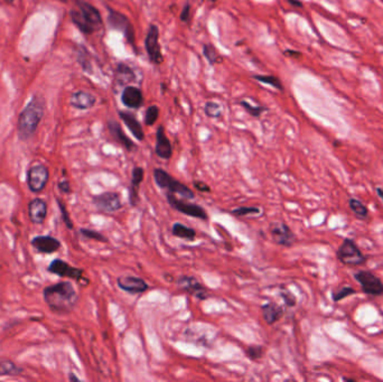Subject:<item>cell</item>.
<instances>
[{
	"label": "cell",
	"instance_id": "cell-1",
	"mask_svg": "<svg viewBox=\"0 0 383 382\" xmlns=\"http://www.w3.org/2000/svg\"><path fill=\"white\" fill-rule=\"evenodd\" d=\"M43 298L52 312L67 314L75 307L79 296L70 281H59L45 287L43 290Z\"/></svg>",
	"mask_w": 383,
	"mask_h": 382
},
{
	"label": "cell",
	"instance_id": "cell-2",
	"mask_svg": "<svg viewBox=\"0 0 383 382\" xmlns=\"http://www.w3.org/2000/svg\"><path fill=\"white\" fill-rule=\"evenodd\" d=\"M44 117V100L34 96L28 105L21 111L17 121V134L19 139L28 140L35 134Z\"/></svg>",
	"mask_w": 383,
	"mask_h": 382
},
{
	"label": "cell",
	"instance_id": "cell-3",
	"mask_svg": "<svg viewBox=\"0 0 383 382\" xmlns=\"http://www.w3.org/2000/svg\"><path fill=\"white\" fill-rule=\"evenodd\" d=\"M77 9L71 10L73 24L84 34H93L102 28V17L96 7L84 0H76Z\"/></svg>",
	"mask_w": 383,
	"mask_h": 382
},
{
	"label": "cell",
	"instance_id": "cell-4",
	"mask_svg": "<svg viewBox=\"0 0 383 382\" xmlns=\"http://www.w3.org/2000/svg\"><path fill=\"white\" fill-rule=\"evenodd\" d=\"M153 173L155 182L163 190H167V192L173 193V194H179L186 200H193L195 197V194L191 188L187 187L185 184L180 183L177 179H175L166 170L162 168H155Z\"/></svg>",
	"mask_w": 383,
	"mask_h": 382
},
{
	"label": "cell",
	"instance_id": "cell-5",
	"mask_svg": "<svg viewBox=\"0 0 383 382\" xmlns=\"http://www.w3.org/2000/svg\"><path fill=\"white\" fill-rule=\"evenodd\" d=\"M108 24H109L111 29L121 32L124 37H126L127 42L131 45L132 49L136 51L135 29H133L131 21L129 20L126 15L112 9V8L108 7Z\"/></svg>",
	"mask_w": 383,
	"mask_h": 382
},
{
	"label": "cell",
	"instance_id": "cell-6",
	"mask_svg": "<svg viewBox=\"0 0 383 382\" xmlns=\"http://www.w3.org/2000/svg\"><path fill=\"white\" fill-rule=\"evenodd\" d=\"M337 259L343 265L360 266L367 263V257L360 250L358 244L352 239H344L343 243L338 247L336 252Z\"/></svg>",
	"mask_w": 383,
	"mask_h": 382
},
{
	"label": "cell",
	"instance_id": "cell-7",
	"mask_svg": "<svg viewBox=\"0 0 383 382\" xmlns=\"http://www.w3.org/2000/svg\"><path fill=\"white\" fill-rule=\"evenodd\" d=\"M50 179L49 168L43 164H35L29 167L26 176V182L29 191L38 194L46 187Z\"/></svg>",
	"mask_w": 383,
	"mask_h": 382
},
{
	"label": "cell",
	"instance_id": "cell-8",
	"mask_svg": "<svg viewBox=\"0 0 383 382\" xmlns=\"http://www.w3.org/2000/svg\"><path fill=\"white\" fill-rule=\"evenodd\" d=\"M166 197L170 207L175 209L176 211L183 213L187 217L201 218V220H208L209 218L208 213H206L205 210L202 207H200V205L187 203L186 201L178 200L177 197L175 196V194L169 192L166 193Z\"/></svg>",
	"mask_w": 383,
	"mask_h": 382
},
{
	"label": "cell",
	"instance_id": "cell-9",
	"mask_svg": "<svg viewBox=\"0 0 383 382\" xmlns=\"http://www.w3.org/2000/svg\"><path fill=\"white\" fill-rule=\"evenodd\" d=\"M354 278L360 282L361 288L367 295L382 296L383 284L381 279L368 270H360L354 274Z\"/></svg>",
	"mask_w": 383,
	"mask_h": 382
},
{
	"label": "cell",
	"instance_id": "cell-10",
	"mask_svg": "<svg viewBox=\"0 0 383 382\" xmlns=\"http://www.w3.org/2000/svg\"><path fill=\"white\" fill-rule=\"evenodd\" d=\"M269 232L274 242L278 246L290 248L296 242V235L285 222L277 221L270 223Z\"/></svg>",
	"mask_w": 383,
	"mask_h": 382
},
{
	"label": "cell",
	"instance_id": "cell-11",
	"mask_svg": "<svg viewBox=\"0 0 383 382\" xmlns=\"http://www.w3.org/2000/svg\"><path fill=\"white\" fill-rule=\"evenodd\" d=\"M92 201L98 211L103 213H113L122 209L121 196L117 192H105L93 196Z\"/></svg>",
	"mask_w": 383,
	"mask_h": 382
},
{
	"label": "cell",
	"instance_id": "cell-12",
	"mask_svg": "<svg viewBox=\"0 0 383 382\" xmlns=\"http://www.w3.org/2000/svg\"><path fill=\"white\" fill-rule=\"evenodd\" d=\"M145 47L147 51L150 62L156 65L162 64L164 61L161 45H159V29L156 25H150L145 38Z\"/></svg>",
	"mask_w": 383,
	"mask_h": 382
},
{
	"label": "cell",
	"instance_id": "cell-13",
	"mask_svg": "<svg viewBox=\"0 0 383 382\" xmlns=\"http://www.w3.org/2000/svg\"><path fill=\"white\" fill-rule=\"evenodd\" d=\"M47 270L51 273L56 274L59 277H66L74 279V280H81L83 278V270L80 268L72 267L70 264H67L66 261L62 259H54L50 264Z\"/></svg>",
	"mask_w": 383,
	"mask_h": 382
},
{
	"label": "cell",
	"instance_id": "cell-14",
	"mask_svg": "<svg viewBox=\"0 0 383 382\" xmlns=\"http://www.w3.org/2000/svg\"><path fill=\"white\" fill-rule=\"evenodd\" d=\"M177 284L184 291L193 295L197 299L204 300L210 297L209 291L206 290L205 287L195 277L182 276L177 280Z\"/></svg>",
	"mask_w": 383,
	"mask_h": 382
},
{
	"label": "cell",
	"instance_id": "cell-15",
	"mask_svg": "<svg viewBox=\"0 0 383 382\" xmlns=\"http://www.w3.org/2000/svg\"><path fill=\"white\" fill-rule=\"evenodd\" d=\"M119 288L127 291L129 294H143L149 288L147 282L144 279L136 276H121L117 279Z\"/></svg>",
	"mask_w": 383,
	"mask_h": 382
},
{
	"label": "cell",
	"instance_id": "cell-16",
	"mask_svg": "<svg viewBox=\"0 0 383 382\" xmlns=\"http://www.w3.org/2000/svg\"><path fill=\"white\" fill-rule=\"evenodd\" d=\"M33 248L41 253H54L59 250L62 243L58 239L52 237V235H37L32 239Z\"/></svg>",
	"mask_w": 383,
	"mask_h": 382
},
{
	"label": "cell",
	"instance_id": "cell-17",
	"mask_svg": "<svg viewBox=\"0 0 383 382\" xmlns=\"http://www.w3.org/2000/svg\"><path fill=\"white\" fill-rule=\"evenodd\" d=\"M155 153L159 158L163 160H169L173 156V146H171L169 139L167 138L165 134V128L159 126L156 131V147Z\"/></svg>",
	"mask_w": 383,
	"mask_h": 382
},
{
	"label": "cell",
	"instance_id": "cell-18",
	"mask_svg": "<svg viewBox=\"0 0 383 382\" xmlns=\"http://www.w3.org/2000/svg\"><path fill=\"white\" fill-rule=\"evenodd\" d=\"M28 217L35 224H43L47 217V203L40 197H35L28 203Z\"/></svg>",
	"mask_w": 383,
	"mask_h": 382
},
{
	"label": "cell",
	"instance_id": "cell-19",
	"mask_svg": "<svg viewBox=\"0 0 383 382\" xmlns=\"http://www.w3.org/2000/svg\"><path fill=\"white\" fill-rule=\"evenodd\" d=\"M108 129H109V132L110 135L112 136V138L121 145L122 147H124V149L128 150V152L135 150V143L124 134V131L122 130V128L118 121H115V120H109V121H108Z\"/></svg>",
	"mask_w": 383,
	"mask_h": 382
},
{
	"label": "cell",
	"instance_id": "cell-20",
	"mask_svg": "<svg viewBox=\"0 0 383 382\" xmlns=\"http://www.w3.org/2000/svg\"><path fill=\"white\" fill-rule=\"evenodd\" d=\"M121 102L127 108L138 109L144 104L143 93H141L140 89L128 85L121 93Z\"/></svg>",
	"mask_w": 383,
	"mask_h": 382
},
{
	"label": "cell",
	"instance_id": "cell-21",
	"mask_svg": "<svg viewBox=\"0 0 383 382\" xmlns=\"http://www.w3.org/2000/svg\"><path fill=\"white\" fill-rule=\"evenodd\" d=\"M145 170L141 167H135L132 170L131 176V184L129 186V203L131 204V207H137L139 202V186L141 182L144 181Z\"/></svg>",
	"mask_w": 383,
	"mask_h": 382
},
{
	"label": "cell",
	"instance_id": "cell-22",
	"mask_svg": "<svg viewBox=\"0 0 383 382\" xmlns=\"http://www.w3.org/2000/svg\"><path fill=\"white\" fill-rule=\"evenodd\" d=\"M97 98L88 91H76L71 96L70 104L73 108L79 110L91 109L96 105Z\"/></svg>",
	"mask_w": 383,
	"mask_h": 382
},
{
	"label": "cell",
	"instance_id": "cell-23",
	"mask_svg": "<svg viewBox=\"0 0 383 382\" xmlns=\"http://www.w3.org/2000/svg\"><path fill=\"white\" fill-rule=\"evenodd\" d=\"M119 117L124 122V124L128 127V129L130 130L132 136L136 139L143 141L145 139V132L143 127H141L140 122L136 119V117L131 113L126 112V111H119Z\"/></svg>",
	"mask_w": 383,
	"mask_h": 382
},
{
	"label": "cell",
	"instance_id": "cell-24",
	"mask_svg": "<svg viewBox=\"0 0 383 382\" xmlns=\"http://www.w3.org/2000/svg\"><path fill=\"white\" fill-rule=\"evenodd\" d=\"M262 316L264 320L268 325H273L281 319L283 314V310L281 306H279L276 303H267L262 305Z\"/></svg>",
	"mask_w": 383,
	"mask_h": 382
},
{
	"label": "cell",
	"instance_id": "cell-25",
	"mask_svg": "<svg viewBox=\"0 0 383 382\" xmlns=\"http://www.w3.org/2000/svg\"><path fill=\"white\" fill-rule=\"evenodd\" d=\"M137 76L130 66L124 63H118L117 68H115V82L120 87L135 82Z\"/></svg>",
	"mask_w": 383,
	"mask_h": 382
},
{
	"label": "cell",
	"instance_id": "cell-26",
	"mask_svg": "<svg viewBox=\"0 0 383 382\" xmlns=\"http://www.w3.org/2000/svg\"><path fill=\"white\" fill-rule=\"evenodd\" d=\"M171 233H173L175 237L188 240V241H193V240H195L196 238L195 230L182 224V223H174L173 227H171Z\"/></svg>",
	"mask_w": 383,
	"mask_h": 382
},
{
	"label": "cell",
	"instance_id": "cell-27",
	"mask_svg": "<svg viewBox=\"0 0 383 382\" xmlns=\"http://www.w3.org/2000/svg\"><path fill=\"white\" fill-rule=\"evenodd\" d=\"M348 207L352 210V212L355 214V217L361 221H367L369 218V210L365 205L358 199L351 197L348 200Z\"/></svg>",
	"mask_w": 383,
	"mask_h": 382
},
{
	"label": "cell",
	"instance_id": "cell-28",
	"mask_svg": "<svg viewBox=\"0 0 383 382\" xmlns=\"http://www.w3.org/2000/svg\"><path fill=\"white\" fill-rule=\"evenodd\" d=\"M23 372V369L19 368L10 360H0V377H15Z\"/></svg>",
	"mask_w": 383,
	"mask_h": 382
},
{
	"label": "cell",
	"instance_id": "cell-29",
	"mask_svg": "<svg viewBox=\"0 0 383 382\" xmlns=\"http://www.w3.org/2000/svg\"><path fill=\"white\" fill-rule=\"evenodd\" d=\"M203 54L211 65H215V64L222 63L223 61L220 53H218L217 49H215L212 44H205L203 46Z\"/></svg>",
	"mask_w": 383,
	"mask_h": 382
},
{
	"label": "cell",
	"instance_id": "cell-30",
	"mask_svg": "<svg viewBox=\"0 0 383 382\" xmlns=\"http://www.w3.org/2000/svg\"><path fill=\"white\" fill-rule=\"evenodd\" d=\"M253 79L257 80V81H259V82H261V83L269 84L273 88L279 90V91H282V90H283V87H282V84L280 82V80H279L278 78H276V76H273V75H253Z\"/></svg>",
	"mask_w": 383,
	"mask_h": 382
},
{
	"label": "cell",
	"instance_id": "cell-31",
	"mask_svg": "<svg viewBox=\"0 0 383 382\" xmlns=\"http://www.w3.org/2000/svg\"><path fill=\"white\" fill-rule=\"evenodd\" d=\"M80 233H81V235H83L84 238L96 240V241H99V242L107 243L108 241H109L108 238L105 237V235H103L102 233L99 232V231L92 230V229H87V227H81Z\"/></svg>",
	"mask_w": 383,
	"mask_h": 382
},
{
	"label": "cell",
	"instance_id": "cell-32",
	"mask_svg": "<svg viewBox=\"0 0 383 382\" xmlns=\"http://www.w3.org/2000/svg\"><path fill=\"white\" fill-rule=\"evenodd\" d=\"M204 112L208 115L209 118H219L221 117L222 110H221V106L217 104L214 101H209L206 102V105L204 107Z\"/></svg>",
	"mask_w": 383,
	"mask_h": 382
},
{
	"label": "cell",
	"instance_id": "cell-33",
	"mask_svg": "<svg viewBox=\"0 0 383 382\" xmlns=\"http://www.w3.org/2000/svg\"><path fill=\"white\" fill-rule=\"evenodd\" d=\"M244 353L252 361L259 360L264 356V346L262 345H250L244 350Z\"/></svg>",
	"mask_w": 383,
	"mask_h": 382
},
{
	"label": "cell",
	"instance_id": "cell-34",
	"mask_svg": "<svg viewBox=\"0 0 383 382\" xmlns=\"http://www.w3.org/2000/svg\"><path fill=\"white\" fill-rule=\"evenodd\" d=\"M77 59H79V63L81 64L82 68L87 72H91L92 67H91V63H90V54L87 52V50L81 47L79 50V53H77Z\"/></svg>",
	"mask_w": 383,
	"mask_h": 382
},
{
	"label": "cell",
	"instance_id": "cell-35",
	"mask_svg": "<svg viewBox=\"0 0 383 382\" xmlns=\"http://www.w3.org/2000/svg\"><path fill=\"white\" fill-rule=\"evenodd\" d=\"M159 117V108L157 106H150L149 108L146 110L145 113V123L147 126H153L155 122L157 121V119Z\"/></svg>",
	"mask_w": 383,
	"mask_h": 382
},
{
	"label": "cell",
	"instance_id": "cell-36",
	"mask_svg": "<svg viewBox=\"0 0 383 382\" xmlns=\"http://www.w3.org/2000/svg\"><path fill=\"white\" fill-rule=\"evenodd\" d=\"M261 213V210L259 208L255 207H241L238 209H234L231 211L232 216L235 217H245V216H251V214H259Z\"/></svg>",
	"mask_w": 383,
	"mask_h": 382
},
{
	"label": "cell",
	"instance_id": "cell-37",
	"mask_svg": "<svg viewBox=\"0 0 383 382\" xmlns=\"http://www.w3.org/2000/svg\"><path fill=\"white\" fill-rule=\"evenodd\" d=\"M356 294V290L354 288H352V287L350 286H346V287H342L341 289H338L337 291H335V293H333V300L334 302H341V300H343L344 298L348 297V296H352V295H355Z\"/></svg>",
	"mask_w": 383,
	"mask_h": 382
},
{
	"label": "cell",
	"instance_id": "cell-38",
	"mask_svg": "<svg viewBox=\"0 0 383 382\" xmlns=\"http://www.w3.org/2000/svg\"><path fill=\"white\" fill-rule=\"evenodd\" d=\"M240 105L243 107V108L248 111L249 114H251L252 117H260L262 112H265V111H267V108H265V107H260V106H251L249 102L247 101H241Z\"/></svg>",
	"mask_w": 383,
	"mask_h": 382
},
{
	"label": "cell",
	"instance_id": "cell-39",
	"mask_svg": "<svg viewBox=\"0 0 383 382\" xmlns=\"http://www.w3.org/2000/svg\"><path fill=\"white\" fill-rule=\"evenodd\" d=\"M57 205L59 210H61V214H62V218L64 223H65V225L68 227V229H73V223L71 221V218H70V214H68L67 210L65 208V205H64L63 202L61 200L57 199Z\"/></svg>",
	"mask_w": 383,
	"mask_h": 382
},
{
	"label": "cell",
	"instance_id": "cell-40",
	"mask_svg": "<svg viewBox=\"0 0 383 382\" xmlns=\"http://www.w3.org/2000/svg\"><path fill=\"white\" fill-rule=\"evenodd\" d=\"M280 296H281V298L283 299V302H285V304L287 305V306L294 307L295 305L297 304L296 297L290 293L289 290H282L281 293H280Z\"/></svg>",
	"mask_w": 383,
	"mask_h": 382
},
{
	"label": "cell",
	"instance_id": "cell-41",
	"mask_svg": "<svg viewBox=\"0 0 383 382\" xmlns=\"http://www.w3.org/2000/svg\"><path fill=\"white\" fill-rule=\"evenodd\" d=\"M189 19H191V3L186 2L183 7L182 12H180V20L184 23H188Z\"/></svg>",
	"mask_w": 383,
	"mask_h": 382
},
{
	"label": "cell",
	"instance_id": "cell-42",
	"mask_svg": "<svg viewBox=\"0 0 383 382\" xmlns=\"http://www.w3.org/2000/svg\"><path fill=\"white\" fill-rule=\"evenodd\" d=\"M193 185H194V187L196 188L197 191L201 192V193H208L211 191V188L209 185H206V184L204 182L202 181H194L193 182Z\"/></svg>",
	"mask_w": 383,
	"mask_h": 382
},
{
	"label": "cell",
	"instance_id": "cell-43",
	"mask_svg": "<svg viewBox=\"0 0 383 382\" xmlns=\"http://www.w3.org/2000/svg\"><path fill=\"white\" fill-rule=\"evenodd\" d=\"M58 188L59 191H61L62 193H65V194H70L71 193V185H70V182L68 181H61L58 183Z\"/></svg>",
	"mask_w": 383,
	"mask_h": 382
},
{
	"label": "cell",
	"instance_id": "cell-44",
	"mask_svg": "<svg viewBox=\"0 0 383 382\" xmlns=\"http://www.w3.org/2000/svg\"><path fill=\"white\" fill-rule=\"evenodd\" d=\"M285 54L287 56H295V57H299L300 53L299 52H294V51H286Z\"/></svg>",
	"mask_w": 383,
	"mask_h": 382
},
{
	"label": "cell",
	"instance_id": "cell-45",
	"mask_svg": "<svg viewBox=\"0 0 383 382\" xmlns=\"http://www.w3.org/2000/svg\"><path fill=\"white\" fill-rule=\"evenodd\" d=\"M376 192H377V194H378V196H379V197H380V199H381V201L383 202V187H380V186H378V187H376Z\"/></svg>",
	"mask_w": 383,
	"mask_h": 382
},
{
	"label": "cell",
	"instance_id": "cell-46",
	"mask_svg": "<svg viewBox=\"0 0 383 382\" xmlns=\"http://www.w3.org/2000/svg\"><path fill=\"white\" fill-rule=\"evenodd\" d=\"M288 2L291 3V5L295 6V7H302L303 6V3L300 2L299 0H288Z\"/></svg>",
	"mask_w": 383,
	"mask_h": 382
},
{
	"label": "cell",
	"instance_id": "cell-47",
	"mask_svg": "<svg viewBox=\"0 0 383 382\" xmlns=\"http://www.w3.org/2000/svg\"><path fill=\"white\" fill-rule=\"evenodd\" d=\"M68 379H70V381H80L79 378H77L74 373H70V376H68Z\"/></svg>",
	"mask_w": 383,
	"mask_h": 382
},
{
	"label": "cell",
	"instance_id": "cell-48",
	"mask_svg": "<svg viewBox=\"0 0 383 382\" xmlns=\"http://www.w3.org/2000/svg\"><path fill=\"white\" fill-rule=\"evenodd\" d=\"M210 1H212V2H215V1H217V0H210Z\"/></svg>",
	"mask_w": 383,
	"mask_h": 382
}]
</instances>
